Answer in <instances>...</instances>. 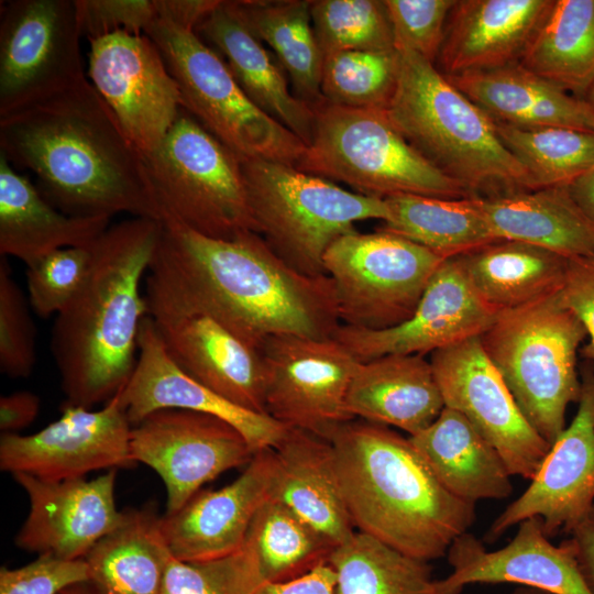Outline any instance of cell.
I'll use <instances>...</instances> for the list:
<instances>
[{"mask_svg": "<svg viewBox=\"0 0 594 594\" xmlns=\"http://www.w3.org/2000/svg\"><path fill=\"white\" fill-rule=\"evenodd\" d=\"M144 280L154 320L206 315L261 350L278 334L332 338L341 324L328 275H302L256 232L202 235L164 218Z\"/></svg>", "mask_w": 594, "mask_h": 594, "instance_id": "6da1fadb", "label": "cell"}, {"mask_svg": "<svg viewBox=\"0 0 594 594\" xmlns=\"http://www.w3.org/2000/svg\"><path fill=\"white\" fill-rule=\"evenodd\" d=\"M0 153L68 216L161 220L143 156L87 77L1 117Z\"/></svg>", "mask_w": 594, "mask_h": 594, "instance_id": "7a4b0ae2", "label": "cell"}, {"mask_svg": "<svg viewBox=\"0 0 594 594\" xmlns=\"http://www.w3.org/2000/svg\"><path fill=\"white\" fill-rule=\"evenodd\" d=\"M160 230L158 220L132 217L110 224L91 244L85 280L52 329L64 405L106 404L131 377L140 327L148 316L141 287Z\"/></svg>", "mask_w": 594, "mask_h": 594, "instance_id": "3957f363", "label": "cell"}, {"mask_svg": "<svg viewBox=\"0 0 594 594\" xmlns=\"http://www.w3.org/2000/svg\"><path fill=\"white\" fill-rule=\"evenodd\" d=\"M328 440L359 531L430 562L447 556L451 543L475 521V504L449 493L409 438L355 418Z\"/></svg>", "mask_w": 594, "mask_h": 594, "instance_id": "277c9868", "label": "cell"}, {"mask_svg": "<svg viewBox=\"0 0 594 594\" xmlns=\"http://www.w3.org/2000/svg\"><path fill=\"white\" fill-rule=\"evenodd\" d=\"M397 51L398 79L385 111L410 145L475 196L534 189L495 121L435 64L410 50Z\"/></svg>", "mask_w": 594, "mask_h": 594, "instance_id": "5b68a950", "label": "cell"}, {"mask_svg": "<svg viewBox=\"0 0 594 594\" xmlns=\"http://www.w3.org/2000/svg\"><path fill=\"white\" fill-rule=\"evenodd\" d=\"M586 337L559 293L497 312L480 336L522 415L550 446L566 427L569 404L579 402L578 351Z\"/></svg>", "mask_w": 594, "mask_h": 594, "instance_id": "8992f818", "label": "cell"}, {"mask_svg": "<svg viewBox=\"0 0 594 594\" xmlns=\"http://www.w3.org/2000/svg\"><path fill=\"white\" fill-rule=\"evenodd\" d=\"M241 162L256 233L302 275H327V250L355 232L356 222H384L389 217L385 199L345 190L293 165L261 158Z\"/></svg>", "mask_w": 594, "mask_h": 594, "instance_id": "52a82bcc", "label": "cell"}, {"mask_svg": "<svg viewBox=\"0 0 594 594\" xmlns=\"http://www.w3.org/2000/svg\"><path fill=\"white\" fill-rule=\"evenodd\" d=\"M314 112L311 141L296 164L297 169L381 199L402 194L475 196L410 145L385 110L346 108L324 101Z\"/></svg>", "mask_w": 594, "mask_h": 594, "instance_id": "ba28073f", "label": "cell"}, {"mask_svg": "<svg viewBox=\"0 0 594 594\" xmlns=\"http://www.w3.org/2000/svg\"><path fill=\"white\" fill-rule=\"evenodd\" d=\"M143 160L161 220L215 239L256 232L241 160L184 109Z\"/></svg>", "mask_w": 594, "mask_h": 594, "instance_id": "9c48e42d", "label": "cell"}, {"mask_svg": "<svg viewBox=\"0 0 594 594\" xmlns=\"http://www.w3.org/2000/svg\"><path fill=\"white\" fill-rule=\"evenodd\" d=\"M177 82L182 106L241 160L296 166L305 143L243 92L223 59L195 30L156 20L145 33Z\"/></svg>", "mask_w": 594, "mask_h": 594, "instance_id": "30bf717a", "label": "cell"}, {"mask_svg": "<svg viewBox=\"0 0 594 594\" xmlns=\"http://www.w3.org/2000/svg\"><path fill=\"white\" fill-rule=\"evenodd\" d=\"M444 260L406 238L377 230L336 240L323 265L341 324L382 330L411 317Z\"/></svg>", "mask_w": 594, "mask_h": 594, "instance_id": "8fae6325", "label": "cell"}, {"mask_svg": "<svg viewBox=\"0 0 594 594\" xmlns=\"http://www.w3.org/2000/svg\"><path fill=\"white\" fill-rule=\"evenodd\" d=\"M74 0L0 6V118L86 78Z\"/></svg>", "mask_w": 594, "mask_h": 594, "instance_id": "7c38bea8", "label": "cell"}, {"mask_svg": "<svg viewBox=\"0 0 594 594\" xmlns=\"http://www.w3.org/2000/svg\"><path fill=\"white\" fill-rule=\"evenodd\" d=\"M260 351L270 417L327 440L355 419L346 398L361 362L342 343L333 338L278 334L268 338Z\"/></svg>", "mask_w": 594, "mask_h": 594, "instance_id": "4fadbf2b", "label": "cell"}, {"mask_svg": "<svg viewBox=\"0 0 594 594\" xmlns=\"http://www.w3.org/2000/svg\"><path fill=\"white\" fill-rule=\"evenodd\" d=\"M444 407L462 414L501 454L512 476L532 480L550 444L531 427L480 337L430 354Z\"/></svg>", "mask_w": 594, "mask_h": 594, "instance_id": "5bb4252c", "label": "cell"}, {"mask_svg": "<svg viewBox=\"0 0 594 594\" xmlns=\"http://www.w3.org/2000/svg\"><path fill=\"white\" fill-rule=\"evenodd\" d=\"M89 45V81L145 157L160 146L183 109L176 80L146 34L118 32Z\"/></svg>", "mask_w": 594, "mask_h": 594, "instance_id": "9a60e30c", "label": "cell"}, {"mask_svg": "<svg viewBox=\"0 0 594 594\" xmlns=\"http://www.w3.org/2000/svg\"><path fill=\"white\" fill-rule=\"evenodd\" d=\"M130 449L134 463L150 466L162 479L166 514L178 512L205 483L246 465L255 454L229 422L184 409L157 410L132 426Z\"/></svg>", "mask_w": 594, "mask_h": 594, "instance_id": "2e32d148", "label": "cell"}, {"mask_svg": "<svg viewBox=\"0 0 594 594\" xmlns=\"http://www.w3.org/2000/svg\"><path fill=\"white\" fill-rule=\"evenodd\" d=\"M131 429L119 394L97 410L63 405L61 417L35 433H1L0 469L64 481L131 468Z\"/></svg>", "mask_w": 594, "mask_h": 594, "instance_id": "e0dca14e", "label": "cell"}, {"mask_svg": "<svg viewBox=\"0 0 594 594\" xmlns=\"http://www.w3.org/2000/svg\"><path fill=\"white\" fill-rule=\"evenodd\" d=\"M581 393L571 424L551 444L529 486L491 524L496 541L522 520L538 517L549 538L569 534L594 506V364L580 370Z\"/></svg>", "mask_w": 594, "mask_h": 594, "instance_id": "ac0fdd59", "label": "cell"}, {"mask_svg": "<svg viewBox=\"0 0 594 594\" xmlns=\"http://www.w3.org/2000/svg\"><path fill=\"white\" fill-rule=\"evenodd\" d=\"M116 469L92 480L46 481L13 474L29 499V513L15 535L22 550L64 560L85 559L94 546L124 519L116 505Z\"/></svg>", "mask_w": 594, "mask_h": 594, "instance_id": "d6986e66", "label": "cell"}, {"mask_svg": "<svg viewBox=\"0 0 594 594\" xmlns=\"http://www.w3.org/2000/svg\"><path fill=\"white\" fill-rule=\"evenodd\" d=\"M496 314L472 290L455 258L444 260L405 322L382 330L340 324L332 338L360 362L389 354L425 355L480 337Z\"/></svg>", "mask_w": 594, "mask_h": 594, "instance_id": "ffe728a7", "label": "cell"}, {"mask_svg": "<svg viewBox=\"0 0 594 594\" xmlns=\"http://www.w3.org/2000/svg\"><path fill=\"white\" fill-rule=\"evenodd\" d=\"M517 526L513 539L493 551L469 531L459 536L447 552L452 571L432 581L430 594H461L466 585L476 583H515L549 594H591L569 538L552 543L538 517Z\"/></svg>", "mask_w": 594, "mask_h": 594, "instance_id": "44dd1931", "label": "cell"}, {"mask_svg": "<svg viewBox=\"0 0 594 594\" xmlns=\"http://www.w3.org/2000/svg\"><path fill=\"white\" fill-rule=\"evenodd\" d=\"M118 394L132 426L162 409L202 413L232 425L255 452L274 448L287 430L272 417L240 408L188 375L170 356L150 316L140 327L133 373Z\"/></svg>", "mask_w": 594, "mask_h": 594, "instance_id": "7402d4cb", "label": "cell"}, {"mask_svg": "<svg viewBox=\"0 0 594 594\" xmlns=\"http://www.w3.org/2000/svg\"><path fill=\"white\" fill-rule=\"evenodd\" d=\"M274 469L273 448L260 450L230 484L199 491L178 512L162 516L172 556L204 561L240 550L256 513L271 497Z\"/></svg>", "mask_w": 594, "mask_h": 594, "instance_id": "603a6c76", "label": "cell"}, {"mask_svg": "<svg viewBox=\"0 0 594 594\" xmlns=\"http://www.w3.org/2000/svg\"><path fill=\"white\" fill-rule=\"evenodd\" d=\"M152 320L170 356L188 375L235 406L267 415L261 351L206 315Z\"/></svg>", "mask_w": 594, "mask_h": 594, "instance_id": "cb8c5ba5", "label": "cell"}, {"mask_svg": "<svg viewBox=\"0 0 594 594\" xmlns=\"http://www.w3.org/2000/svg\"><path fill=\"white\" fill-rule=\"evenodd\" d=\"M551 3L552 0H457L449 14L437 68L450 77L518 63Z\"/></svg>", "mask_w": 594, "mask_h": 594, "instance_id": "d4e9b609", "label": "cell"}, {"mask_svg": "<svg viewBox=\"0 0 594 594\" xmlns=\"http://www.w3.org/2000/svg\"><path fill=\"white\" fill-rule=\"evenodd\" d=\"M195 32L220 55L255 106L292 131L306 146L309 145L315 123L314 109L289 89L278 61L235 14L229 0H220Z\"/></svg>", "mask_w": 594, "mask_h": 594, "instance_id": "484cf974", "label": "cell"}, {"mask_svg": "<svg viewBox=\"0 0 594 594\" xmlns=\"http://www.w3.org/2000/svg\"><path fill=\"white\" fill-rule=\"evenodd\" d=\"M275 469L271 497L288 506L336 547L352 537L350 517L331 442L288 428L273 448Z\"/></svg>", "mask_w": 594, "mask_h": 594, "instance_id": "4316f807", "label": "cell"}, {"mask_svg": "<svg viewBox=\"0 0 594 594\" xmlns=\"http://www.w3.org/2000/svg\"><path fill=\"white\" fill-rule=\"evenodd\" d=\"M346 404L354 418L392 426L414 436L444 408L430 361L417 354H389L361 362Z\"/></svg>", "mask_w": 594, "mask_h": 594, "instance_id": "83f0119b", "label": "cell"}, {"mask_svg": "<svg viewBox=\"0 0 594 594\" xmlns=\"http://www.w3.org/2000/svg\"><path fill=\"white\" fill-rule=\"evenodd\" d=\"M448 79L496 122L518 128L565 127L594 132V116L585 100L519 63Z\"/></svg>", "mask_w": 594, "mask_h": 594, "instance_id": "f1b7e54d", "label": "cell"}, {"mask_svg": "<svg viewBox=\"0 0 594 594\" xmlns=\"http://www.w3.org/2000/svg\"><path fill=\"white\" fill-rule=\"evenodd\" d=\"M110 226L108 218L68 216L51 205L0 153V254L26 266L64 248L89 246Z\"/></svg>", "mask_w": 594, "mask_h": 594, "instance_id": "f546056e", "label": "cell"}, {"mask_svg": "<svg viewBox=\"0 0 594 594\" xmlns=\"http://www.w3.org/2000/svg\"><path fill=\"white\" fill-rule=\"evenodd\" d=\"M408 438L453 496L475 504L512 495V474L501 454L459 411L444 407L430 426Z\"/></svg>", "mask_w": 594, "mask_h": 594, "instance_id": "4dcf8cb0", "label": "cell"}, {"mask_svg": "<svg viewBox=\"0 0 594 594\" xmlns=\"http://www.w3.org/2000/svg\"><path fill=\"white\" fill-rule=\"evenodd\" d=\"M481 200L497 240L532 244L569 260L594 256V224L568 186L520 189Z\"/></svg>", "mask_w": 594, "mask_h": 594, "instance_id": "1f68e13d", "label": "cell"}, {"mask_svg": "<svg viewBox=\"0 0 594 594\" xmlns=\"http://www.w3.org/2000/svg\"><path fill=\"white\" fill-rule=\"evenodd\" d=\"M480 300L493 312L558 294L569 258L532 244L496 240L455 257Z\"/></svg>", "mask_w": 594, "mask_h": 594, "instance_id": "d6a6232c", "label": "cell"}, {"mask_svg": "<svg viewBox=\"0 0 594 594\" xmlns=\"http://www.w3.org/2000/svg\"><path fill=\"white\" fill-rule=\"evenodd\" d=\"M123 521L85 557L97 594H161L172 553L153 507L124 509Z\"/></svg>", "mask_w": 594, "mask_h": 594, "instance_id": "836d02e7", "label": "cell"}, {"mask_svg": "<svg viewBox=\"0 0 594 594\" xmlns=\"http://www.w3.org/2000/svg\"><path fill=\"white\" fill-rule=\"evenodd\" d=\"M229 4L262 43H266L285 73L294 95L312 109L321 94L323 55L317 42L309 0H235Z\"/></svg>", "mask_w": 594, "mask_h": 594, "instance_id": "e575fe53", "label": "cell"}, {"mask_svg": "<svg viewBox=\"0 0 594 594\" xmlns=\"http://www.w3.org/2000/svg\"><path fill=\"white\" fill-rule=\"evenodd\" d=\"M518 63L584 100L594 84V0H552Z\"/></svg>", "mask_w": 594, "mask_h": 594, "instance_id": "d590c367", "label": "cell"}, {"mask_svg": "<svg viewBox=\"0 0 594 594\" xmlns=\"http://www.w3.org/2000/svg\"><path fill=\"white\" fill-rule=\"evenodd\" d=\"M385 200L389 217L378 229L422 245L443 260L497 240L480 196L438 198L402 194Z\"/></svg>", "mask_w": 594, "mask_h": 594, "instance_id": "8d00e7d4", "label": "cell"}, {"mask_svg": "<svg viewBox=\"0 0 594 594\" xmlns=\"http://www.w3.org/2000/svg\"><path fill=\"white\" fill-rule=\"evenodd\" d=\"M328 563L336 573L334 594H430L433 581L429 562L361 531L337 546Z\"/></svg>", "mask_w": 594, "mask_h": 594, "instance_id": "74e56055", "label": "cell"}, {"mask_svg": "<svg viewBox=\"0 0 594 594\" xmlns=\"http://www.w3.org/2000/svg\"><path fill=\"white\" fill-rule=\"evenodd\" d=\"M246 541L265 582H285L328 563L336 546L282 502L267 498L256 513Z\"/></svg>", "mask_w": 594, "mask_h": 594, "instance_id": "f35d334b", "label": "cell"}, {"mask_svg": "<svg viewBox=\"0 0 594 594\" xmlns=\"http://www.w3.org/2000/svg\"><path fill=\"white\" fill-rule=\"evenodd\" d=\"M495 124L534 189L568 186L594 166V132L565 127L518 128L496 121Z\"/></svg>", "mask_w": 594, "mask_h": 594, "instance_id": "ab89813d", "label": "cell"}, {"mask_svg": "<svg viewBox=\"0 0 594 594\" xmlns=\"http://www.w3.org/2000/svg\"><path fill=\"white\" fill-rule=\"evenodd\" d=\"M399 52L346 51L323 57L320 89L331 105L386 110L396 89Z\"/></svg>", "mask_w": 594, "mask_h": 594, "instance_id": "60d3db41", "label": "cell"}, {"mask_svg": "<svg viewBox=\"0 0 594 594\" xmlns=\"http://www.w3.org/2000/svg\"><path fill=\"white\" fill-rule=\"evenodd\" d=\"M310 13L323 57L346 51L396 50L384 0H315Z\"/></svg>", "mask_w": 594, "mask_h": 594, "instance_id": "b9f144b4", "label": "cell"}, {"mask_svg": "<svg viewBox=\"0 0 594 594\" xmlns=\"http://www.w3.org/2000/svg\"><path fill=\"white\" fill-rule=\"evenodd\" d=\"M265 582L253 547L204 561L169 558L161 594H255Z\"/></svg>", "mask_w": 594, "mask_h": 594, "instance_id": "7bdbcfd3", "label": "cell"}, {"mask_svg": "<svg viewBox=\"0 0 594 594\" xmlns=\"http://www.w3.org/2000/svg\"><path fill=\"white\" fill-rule=\"evenodd\" d=\"M90 248L59 249L26 266V296L35 315H57L73 299L87 275Z\"/></svg>", "mask_w": 594, "mask_h": 594, "instance_id": "ee69618b", "label": "cell"}, {"mask_svg": "<svg viewBox=\"0 0 594 594\" xmlns=\"http://www.w3.org/2000/svg\"><path fill=\"white\" fill-rule=\"evenodd\" d=\"M28 296L0 258V370L11 378L29 377L36 362V329Z\"/></svg>", "mask_w": 594, "mask_h": 594, "instance_id": "f6af8a7d", "label": "cell"}, {"mask_svg": "<svg viewBox=\"0 0 594 594\" xmlns=\"http://www.w3.org/2000/svg\"><path fill=\"white\" fill-rule=\"evenodd\" d=\"M391 19L396 50L415 52L436 64L449 14L455 0H384Z\"/></svg>", "mask_w": 594, "mask_h": 594, "instance_id": "bcb514c9", "label": "cell"}, {"mask_svg": "<svg viewBox=\"0 0 594 594\" xmlns=\"http://www.w3.org/2000/svg\"><path fill=\"white\" fill-rule=\"evenodd\" d=\"M78 29L88 42L118 32L144 34L158 20L156 0H74Z\"/></svg>", "mask_w": 594, "mask_h": 594, "instance_id": "7dc6e473", "label": "cell"}, {"mask_svg": "<svg viewBox=\"0 0 594 594\" xmlns=\"http://www.w3.org/2000/svg\"><path fill=\"white\" fill-rule=\"evenodd\" d=\"M85 559L64 560L41 554L15 569L0 570V594H59L68 586L88 583Z\"/></svg>", "mask_w": 594, "mask_h": 594, "instance_id": "c3c4849f", "label": "cell"}, {"mask_svg": "<svg viewBox=\"0 0 594 594\" xmlns=\"http://www.w3.org/2000/svg\"><path fill=\"white\" fill-rule=\"evenodd\" d=\"M559 297L583 322L590 337L583 353L587 360L594 361V256L569 260Z\"/></svg>", "mask_w": 594, "mask_h": 594, "instance_id": "681fc988", "label": "cell"}, {"mask_svg": "<svg viewBox=\"0 0 594 594\" xmlns=\"http://www.w3.org/2000/svg\"><path fill=\"white\" fill-rule=\"evenodd\" d=\"M336 573L329 563L285 582H264L255 594H334Z\"/></svg>", "mask_w": 594, "mask_h": 594, "instance_id": "f907efd6", "label": "cell"}, {"mask_svg": "<svg viewBox=\"0 0 594 594\" xmlns=\"http://www.w3.org/2000/svg\"><path fill=\"white\" fill-rule=\"evenodd\" d=\"M40 397L29 391H18L0 397V430L2 433H19L37 417Z\"/></svg>", "mask_w": 594, "mask_h": 594, "instance_id": "816d5d0a", "label": "cell"}, {"mask_svg": "<svg viewBox=\"0 0 594 594\" xmlns=\"http://www.w3.org/2000/svg\"><path fill=\"white\" fill-rule=\"evenodd\" d=\"M158 20L195 30L220 0H156Z\"/></svg>", "mask_w": 594, "mask_h": 594, "instance_id": "f5cc1de1", "label": "cell"}, {"mask_svg": "<svg viewBox=\"0 0 594 594\" xmlns=\"http://www.w3.org/2000/svg\"><path fill=\"white\" fill-rule=\"evenodd\" d=\"M580 573L591 594H594V506L569 537Z\"/></svg>", "mask_w": 594, "mask_h": 594, "instance_id": "db71d44e", "label": "cell"}, {"mask_svg": "<svg viewBox=\"0 0 594 594\" xmlns=\"http://www.w3.org/2000/svg\"><path fill=\"white\" fill-rule=\"evenodd\" d=\"M568 189L576 205L594 224V166L572 180Z\"/></svg>", "mask_w": 594, "mask_h": 594, "instance_id": "11a10c76", "label": "cell"}, {"mask_svg": "<svg viewBox=\"0 0 594 594\" xmlns=\"http://www.w3.org/2000/svg\"><path fill=\"white\" fill-rule=\"evenodd\" d=\"M59 594H97L88 583H79L66 587Z\"/></svg>", "mask_w": 594, "mask_h": 594, "instance_id": "9f6ffc18", "label": "cell"}, {"mask_svg": "<svg viewBox=\"0 0 594 594\" xmlns=\"http://www.w3.org/2000/svg\"><path fill=\"white\" fill-rule=\"evenodd\" d=\"M512 594H549V593L538 590V588L529 587V586H518L512 592Z\"/></svg>", "mask_w": 594, "mask_h": 594, "instance_id": "6f0895ef", "label": "cell"}, {"mask_svg": "<svg viewBox=\"0 0 594 594\" xmlns=\"http://www.w3.org/2000/svg\"><path fill=\"white\" fill-rule=\"evenodd\" d=\"M585 102L588 105L593 116H594V84L590 88L588 92L584 98Z\"/></svg>", "mask_w": 594, "mask_h": 594, "instance_id": "680465c9", "label": "cell"}, {"mask_svg": "<svg viewBox=\"0 0 594 594\" xmlns=\"http://www.w3.org/2000/svg\"><path fill=\"white\" fill-rule=\"evenodd\" d=\"M591 361H592V360H591ZM592 362H593V364H594V361H592Z\"/></svg>", "mask_w": 594, "mask_h": 594, "instance_id": "91938a15", "label": "cell"}]
</instances>
